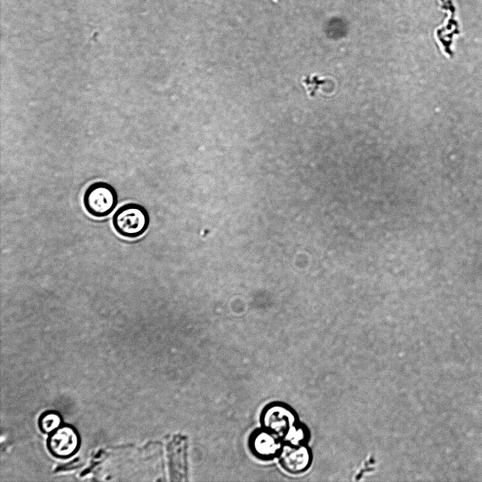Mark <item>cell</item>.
<instances>
[{"label": "cell", "mask_w": 482, "mask_h": 482, "mask_svg": "<svg viewBox=\"0 0 482 482\" xmlns=\"http://www.w3.org/2000/svg\"><path fill=\"white\" fill-rule=\"evenodd\" d=\"M294 422L293 414L282 405H270L262 414L263 427L278 437L284 438L292 428Z\"/></svg>", "instance_id": "4"}, {"label": "cell", "mask_w": 482, "mask_h": 482, "mask_svg": "<svg viewBox=\"0 0 482 482\" xmlns=\"http://www.w3.org/2000/svg\"><path fill=\"white\" fill-rule=\"evenodd\" d=\"M277 435L268 430H260L253 434L250 445L253 453L262 458L275 455L280 449Z\"/></svg>", "instance_id": "5"}, {"label": "cell", "mask_w": 482, "mask_h": 482, "mask_svg": "<svg viewBox=\"0 0 482 482\" xmlns=\"http://www.w3.org/2000/svg\"><path fill=\"white\" fill-rule=\"evenodd\" d=\"M61 419L59 414L54 411H47L42 414L39 420L40 429L44 433H52L61 424Z\"/></svg>", "instance_id": "7"}, {"label": "cell", "mask_w": 482, "mask_h": 482, "mask_svg": "<svg viewBox=\"0 0 482 482\" xmlns=\"http://www.w3.org/2000/svg\"><path fill=\"white\" fill-rule=\"evenodd\" d=\"M85 210L92 217L101 218L109 215L118 205L115 188L105 181L90 184L83 197Z\"/></svg>", "instance_id": "2"}, {"label": "cell", "mask_w": 482, "mask_h": 482, "mask_svg": "<svg viewBox=\"0 0 482 482\" xmlns=\"http://www.w3.org/2000/svg\"><path fill=\"white\" fill-rule=\"evenodd\" d=\"M279 461L286 470L296 473L306 467L308 462V454L303 447H293L285 445L281 451Z\"/></svg>", "instance_id": "6"}, {"label": "cell", "mask_w": 482, "mask_h": 482, "mask_svg": "<svg viewBox=\"0 0 482 482\" xmlns=\"http://www.w3.org/2000/svg\"><path fill=\"white\" fill-rule=\"evenodd\" d=\"M150 217L145 207L138 203L123 205L114 212L112 224L117 234L128 239H135L147 229Z\"/></svg>", "instance_id": "1"}, {"label": "cell", "mask_w": 482, "mask_h": 482, "mask_svg": "<svg viewBox=\"0 0 482 482\" xmlns=\"http://www.w3.org/2000/svg\"><path fill=\"white\" fill-rule=\"evenodd\" d=\"M79 446V437L76 430L69 426H64L53 431L48 438L47 447L51 453L60 458H66L74 454Z\"/></svg>", "instance_id": "3"}]
</instances>
